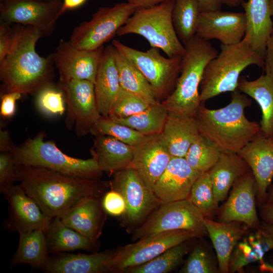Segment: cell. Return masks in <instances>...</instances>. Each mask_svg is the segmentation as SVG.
Wrapping results in <instances>:
<instances>
[{
	"instance_id": "obj_1",
	"label": "cell",
	"mask_w": 273,
	"mask_h": 273,
	"mask_svg": "<svg viewBox=\"0 0 273 273\" xmlns=\"http://www.w3.org/2000/svg\"><path fill=\"white\" fill-rule=\"evenodd\" d=\"M18 181L51 218L60 217L85 197H102L107 185L100 179L71 176L41 167L18 165Z\"/></svg>"
},
{
	"instance_id": "obj_2",
	"label": "cell",
	"mask_w": 273,
	"mask_h": 273,
	"mask_svg": "<svg viewBox=\"0 0 273 273\" xmlns=\"http://www.w3.org/2000/svg\"><path fill=\"white\" fill-rule=\"evenodd\" d=\"M14 40L4 61L0 63L1 94L18 92L25 95L36 94L52 82L54 61L52 54L41 57L35 46L44 35L39 29L15 24Z\"/></svg>"
},
{
	"instance_id": "obj_3",
	"label": "cell",
	"mask_w": 273,
	"mask_h": 273,
	"mask_svg": "<svg viewBox=\"0 0 273 273\" xmlns=\"http://www.w3.org/2000/svg\"><path fill=\"white\" fill-rule=\"evenodd\" d=\"M226 106L210 109L202 103L195 116L200 133L223 153L238 154L260 131V124L245 115L252 101L237 89Z\"/></svg>"
},
{
	"instance_id": "obj_4",
	"label": "cell",
	"mask_w": 273,
	"mask_h": 273,
	"mask_svg": "<svg viewBox=\"0 0 273 273\" xmlns=\"http://www.w3.org/2000/svg\"><path fill=\"white\" fill-rule=\"evenodd\" d=\"M184 46L185 52L174 89L161 102L168 112L195 116L202 103L199 87L205 68L218 53L208 41L196 35Z\"/></svg>"
},
{
	"instance_id": "obj_5",
	"label": "cell",
	"mask_w": 273,
	"mask_h": 273,
	"mask_svg": "<svg viewBox=\"0 0 273 273\" xmlns=\"http://www.w3.org/2000/svg\"><path fill=\"white\" fill-rule=\"evenodd\" d=\"M46 133L40 131L28 138L12 153L17 166L41 167L65 175L88 179H100L103 172L96 159L73 157L65 154L52 140L45 141Z\"/></svg>"
},
{
	"instance_id": "obj_6",
	"label": "cell",
	"mask_w": 273,
	"mask_h": 273,
	"mask_svg": "<svg viewBox=\"0 0 273 273\" xmlns=\"http://www.w3.org/2000/svg\"><path fill=\"white\" fill-rule=\"evenodd\" d=\"M263 67L264 59L244 37L236 44L220 46V52L206 66L200 83L201 103L238 89L240 75L248 66Z\"/></svg>"
},
{
	"instance_id": "obj_7",
	"label": "cell",
	"mask_w": 273,
	"mask_h": 273,
	"mask_svg": "<svg viewBox=\"0 0 273 273\" xmlns=\"http://www.w3.org/2000/svg\"><path fill=\"white\" fill-rule=\"evenodd\" d=\"M174 4V0H171L150 8H137L116 34L141 35L151 47L161 49L168 57H182L185 47L173 26L172 13Z\"/></svg>"
},
{
	"instance_id": "obj_8",
	"label": "cell",
	"mask_w": 273,
	"mask_h": 273,
	"mask_svg": "<svg viewBox=\"0 0 273 273\" xmlns=\"http://www.w3.org/2000/svg\"><path fill=\"white\" fill-rule=\"evenodd\" d=\"M112 44L141 71L158 101L164 100L172 93L180 73L181 56L166 58L161 55L158 48L152 47L144 52L116 39L113 40Z\"/></svg>"
},
{
	"instance_id": "obj_9",
	"label": "cell",
	"mask_w": 273,
	"mask_h": 273,
	"mask_svg": "<svg viewBox=\"0 0 273 273\" xmlns=\"http://www.w3.org/2000/svg\"><path fill=\"white\" fill-rule=\"evenodd\" d=\"M175 230H187L198 237L208 234L205 217L189 199L161 204L134 231L132 240Z\"/></svg>"
},
{
	"instance_id": "obj_10",
	"label": "cell",
	"mask_w": 273,
	"mask_h": 273,
	"mask_svg": "<svg viewBox=\"0 0 273 273\" xmlns=\"http://www.w3.org/2000/svg\"><path fill=\"white\" fill-rule=\"evenodd\" d=\"M198 237L187 230H175L152 235L136 242L118 247L113 251L108 272L122 273L126 268L144 264L167 249Z\"/></svg>"
},
{
	"instance_id": "obj_11",
	"label": "cell",
	"mask_w": 273,
	"mask_h": 273,
	"mask_svg": "<svg viewBox=\"0 0 273 273\" xmlns=\"http://www.w3.org/2000/svg\"><path fill=\"white\" fill-rule=\"evenodd\" d=\"M136 9L127 2L101 7L90 20L75 27L69 41L80 49H97L117 34Z\"/></svg>"
},
{
	"instance_id": "obj_12",
	"label": "cell",
	"mask_w": 273,
	"mask_h": 273,
	"mask_svg": "<svg viewBox=\"0 0 273 273\" xmlns=\"http://www.w3.org/2000/svg\"><path fill=\"white\" fill-rule=\"evenodd\" d=\"M67 105L66 127L78 137L90 133L102 116L97 107L94 84L86 80L59 81Z\"/></svg>"
},
{
	"instance_id": "obj_13",
	"label": "cell",
	"mask_w": 273,
	"mask_h": 273,
	"mask_svg": "<svg viewBox=\"0 0 273 273\" xmlns=\"http://www.w3.org/2000/svg\"><path fill=\"white\" fill-rule=\"evenodd\" d=\"M113 175L111 189L119 192L126 203V210L123 215L126 223L130 226L141 224L162 203L132 167Z\"/></svg>"
},
{
	"instance_id": "obj_14",
	"label": "cell",
	"mask_w": 273,
	"mask_h": 273,
	"mask_svg": "<svg viewBox=\"0 0 273 273\" xmlns=\"http://www.w3.org/2000/svg\"><path fill=\"white\" fill-rule=\"evenodd\" d=\"M63 0H4L0 2V22L32 26L50 34L62 15Z\"/></svg>"
},
{
	"instance_id": "obj_15",
	"label": "cell",
	"mask_w": 273,
	"mask_h": 273,
	"mask_svg": "<svg viewBox=\"0 0 273 273\" xmlns=\"http://www.w3.org/2000/svg\"><path fill=\"white\" fill-rule=\"evenodd\" d=\"M0 192L8 202L9 216L3 221L6 231L19 234L34 230L47 231L53 218L44 214L20 184L7 186Z\"/></svg>"
},
{
	"instance_id": "obj_16",
	"label": "cell",
	"mask_w": 273,
	"mask_h": 273,
	"mask_svg": "<svg viewBox=\"0 0 273 273\" xmlns=\"http://www.w3.org/2000/svg\"><path fill=\"white\" fill-rule=\"evenodd\" d=\"M103 46L93 50L77 48L69 41L60 40L52 54L60 77V82L86 80L94 84Z\"/></svg>"
},
{
	"instance_id": "obj_17",
	"label": "cell",
	"mask_w": 273,
	"mask_h": 273,
	"mask_svg": "<svg viewBox=\"0 0 273 273\" xmlns=\"http://www.w3.org/2000/svg\"><path fill=\"white\" fill-rule=\"evenodd\" d=\"M257 187L254 175L249 170L234 184L231 194L220 214V222L237 221L258 229L260 221L255 202Z\"/></svg>"
},
{
	"instance_id": "obj_18",
	"label": "cell",
	"mask_w": 273,
	"mask_h": 273,
	"mask_svg": "<svg viewBox=\"0 0 273 273\" xmlns=\"http://www.w3.org/2000/svg\"><path fill=\"white\" fill-rule=\"evenodd\" d=\"M246 29L244 12L220 10L201 12L196 35L206 41L217 39L221 44L233 45L242 40Z\"/></svg>"
},
{
	"instance_id": "obj_19",
	"label": "cell",
	"mask_w": 273,
	"mask_h": 273,
	"mask_svg": "<svg viewBox=\"0 0 273 273\" xmlns=\"http://www.w3.org/2000/svg\"><path fill=\"white\" fill-rule=\"evenodd\" d=\"M201 173L192 168L185 158L172 157L155 183L153 193L162 204L189 199Z\"/></svg>"
},
{
	"instance_id": "obj_20",
	"label": "cell",
	"mask_w": 273,
	"mask_h": 273,
	"mask_svg": "<svg viewBox=\"0 0 273 273\" xmlns=\"http://www.w3.org/2000/svg\"><path fill=\"white\" fill-rule=\"evenodd\" d=\"M246 162L256 182L257 197L264 205L267 190L273 179V141L260 131L238 153Z\"/></svg>"
},
{
	"instance_id": "obj_21",
	"label": "cell",
	"mask_w": 273,
	"mask_h": 273,
	"mask_svg": "<svg viewBox=\"0 0 273 273\" xmlns=\"http://www.w3.org/2000/svg\"><path fill=\"white\" fill-rule=\"evenodd\" d=\"M134 168L148 187L153 192V187L165 171L172 158L161 133L151 135L138 146L132 147Z\"/></svg>"
},
{
	"instance_id": "obj_22",
	"label": "cell",
	"mask_w": 273,
	"mask_h": 273,
	"mask_svg": "<svg viewBox=\"0 0 273 273\" xmlns=\"http://www.w3.org/2000/svg\"><path fill=\"white\" fill-rule=\"evenodd\" d=\"M101 198L83 197L59 217L67 226L97 242L107 214L103 208Z\"/></svg>"
},
{
	"instance_id": "obj_23",
	"label": "cell",
	"mask_w": 273,
	"mask_h": 273,
	"mask_svg": "<svg viewBox=\"0 0 273 273\" xmlns=\"http://www.w3.org/2000/svg\"><path fill=\"white\" fill-rule=\"evenodd\" d=\"M241 5L246 18L244 37L254 51L264 59L273 26V0H248Z\"/></svg>"
},
{
	"instance_id": "obj_24",
	"label": "cell",
	"mask_w": 273,
	"mask_h": 273,
	"mask_svg": "<svg viewBox=\"0 0 273 273\" xmlns=\"http://www.w3.org/2000/svg\"><path fill=\"white\" fill-rule=\"evenodd\" d=\"M121 88L115 49L112 44L109 45L102 54L94 83L96 101L102 116H109Z\"/></svg>"
},
{
	"instance_id": "obj_25",
	"label": "cell",
	"mask_w": 273,
	"mask_h": 273,
	"mask_svg": "<svg viewBox=\"0 0 273 273\" xmlns=\"http://www.w3.org/2000/svg\"><path fill=\"white\" fill-rule=\"evenodd\" d=\"M200 134L195 116L170 112L161 133L171 157L181 158Z\"/></svg>"
},
{
	"instance_id": "obj_26",
	"label": "cell",
	"mask_w": 273,
	"mask_h": 273,
	"mask_svg": "<svg viewBox=\"0 0 273 273\" xmlns=\"http://www.w3.org/2000/svg\"><path fill=\"white\" fill-rule=\"evenodd\" d=\"M113 251L91 254H56L49 256L43 269L49 273L108 272V263Z\"/></svg>"
},
{
	"instance_id": "obj_27",
	"label": "cell",
	"mask_w": 273,
	"mask_h": 273,
	"mask_svg": "<svg viewBox=\"0 0 273 273\" xmlns=\"http://www.w3.org/2000/svg\"><path fill=\"white\" fill-rule=\"evenodd\" d=\"M90 154L102 172L113 175L131 166L132 147L110 136H95Z\"/></svg>"
},
{
	"instance_id": "obj_28",
	"label": "cell",
	"mask_w": 273,
	"mask_h": 273,
	"mask_svg": "<svg viewBox=\"0 0 273 273\" xmlns=\"http://www.w3.org/2000/svg\"><path fill=\"white\" fill-rule=\"evenodd\" d=\"M205 224L216 252L218 270L222 273L229 272L234 248L243 236L245 230L239 222H216L207 217H205Z\"/></svg>"
},
{
	"instance_id": "obj_29",
	"label": "cell",
	"mask_w": 273,
	"mask_h": 273,
	"mask_svg": "<svg viewBox=\"0 0 273 273\" xmlns=\"http://www.w3.org/2000/svg\"><path fill=\"white\" fill-rule=\"evenodd\" d=\"M238 89L253 99L261 111L260 131L267 138L273 136V78L263 73L254 80L243 76L239 78Z\"/></svg>"
},
{
	"instance_id": "obj_30",
	"label": "cell",
	"mask_w": 273,
	"mask_h": 273,
	"mask_svg": "<svg viewBox=\"0 0 273 273\" xmlns=\"http://www.w3.org/2000/svg\"><path fill=\"white\" fill-rule=\"evenodd\" d=\"M250 170L238 154L221 153L217 163L208 171L217 205L225 199L235 182Z\"/></svg>"
},
{
	"instance_id": "obj_31",
	"label": "cell",
	"mask_w": 273,
	"mask_h": 273,
	"mask_svg": "<svg viewBox=\"0 0 273 273\" xmlns=\"http://www.w3.org/2000/svg\"><path fill=\"white\" fill-rule=\"evenodd\" d=\"M49 254H59L77 250H93L97 242L65 224L59 217L52 219L45 233Z\"/></svg>"
},
{
	"instance_id": "obj_32",
	"label": "cell",
	"mask_w": 273,
	"mask_h": 273,
	"mask_svg": "<svg viewBox=\"0 0 273 273\" xmlns=\"http://www.w3.org/2000/svg\"><path fill=\"white\" fill-rule=\"evenodd\" d=\"M19 234L18 248L10 267L27 264L43 270L50 256L45 233L34 230Z\"/></svg>"
},
{
	"instance_id": "obj_33",
	"label": "cell",
	"mask_w": 273,
	"mask_h": 273,
	"mask_svg": "<svg viewBox=\"0 0 273 273\" xmlns=\"http://www.w3.org/2000/svg\"><path fill=\"white\" fill-rule=\"evenodd\" d=\"M114 49L121 87L139 96L149 104L159 101L157 99L151 85L138 68Z\"/></svg>"
},
{
	"instance_id": "obj_34",
	"label": "cell",
	"mask_w": 273,
	"mask_h": 273,
	"mask_svg": "<svg viewBox=\"0 0 273 273\" xmlns=\"http://www.w3.org/2000/svg\"><path fill=\"white\" fill-rule=\"evenodd\" d=\"M168 111L160 101L150 104L145 110L124 118L110 117L141 134L149 136L160 134L164 128ZM110 117V116H109Z\"/></svg>"
},
{
	"instance_id": "obj_35",
	"label": "cell",
	"mask_w": 273,
	"mask_h": 273,
	"mask_svg": "<svg viewBox=\"0 0 273 273\" xmlns=\"http://www.w3.org/2000/svg\"><path fill=\"white\" fill-rule=\"evenodd\" d=\"M200 13L198 0H174L172 22L176 33L184 45L196 35Z\"/></svg>"
},
{
	"instance_id": "obj_36",
	"label": "cell",
	"mask_w": 273,
	"mask_h": 273,
	"mask_svg": "<svg viewBox=\"0 0 273 273\" xmlns=\"http://www.w3.org/2000/svg\"><path fill=\"white\" fill-rule=\"evenodd\" d=\"M189 241L173 246L152 260L139 265L129 267L122 273H167L182 261L190 249Z\"/></svg>"
},
{
	"instance_id": "obj_37",
	"label": "cell",
	"mask_w": 273,
	"mask_h": 273,
	"mask_svg": "<svg viewBox=\"0 0 273 273\" xmlns=\"http://www.w3.org/2000/svg\"><path fill=\"white\" fill-rule=\"evenodd\" d=\"M221 153L215 145L200 134L184 158L192 168L202 173L208 171L215 165Z\"/></svg>"
},
{
	"instance_id": "obj_38",
	"label": "cell",
	"mask_w": 273,
	"mask_h": 273,
	"mask_svg": "<svg viewBox=\"0 0 273 273\" xmlns=\"http://www.w3.org/2000/svg\"><path fill=\"white\" fill-rule=\"evenodd\" d=\"M90 133L97 135L112 136L131 147L146 141L151 135H144L132 128L118 123L109 116H101Z\"/></svg>"
},
{
	"instance_id": "obj_39",
	"label": "cell",
	"mask_w": 273,
	"mask_h": 273,
	"mask_svg": "<svg viewBox=\"0 0 273 273\" xmlns=\"http://www.w3.org/2000/svg\"><path fill=\"white\" fill-rule=\"evenodd\" d=\"M189 199L205 217L212 215L218 205L216 204L209 171L202 172L192 186Z\"/></svg>"
},
{
	"instance_id": "obj_40",
	"label": "cell",
	"mask_w": 273,
	"mask_h": 273,
	"mask_svg": "<svg viewBox=\"0 0 273 273\" xmlns=\"http://www.w3.org/2000/svg\"><path fill=\"white\" fill-rule=\"evenodd\" d=\"M38 109L49 116L62 115L65 111V99L63 91L53 82L48 83L35 94Z\"/></svg>"
},
{
	"instance_id": "obj_41",
	"label": "cell",
	"mask_w": 273,
	"mask_h": 273,
	"mask_svg": "<svg viewBox=\"0 0 273 273\" xmlns=\"http://www.w3.org/2000/svg\"><path fill=\"white\" fill-rule=\"evenodd\" d=\"M149 105L139 96L121 88L109 116L117 118L128 117L145 110Z\"/></svg>"
},
{
	"instance_id": "obj_42",
	"label": "cell",
	"mask_w": 273,
	"mask_h": 273,
	"mask_svg": "<svg viewBox=\"0 0 273 273\" xmlns=\"http://www.w3.org/2000/svg\"><path fill=\"white\" fill-rule=\"evenodd\" d=\"M218 271L208 252L201 247L197 246L192 251L179 272L215 273Z\"/></svg>"
},
{
	"instance_id": "obj_43",
	"label": "cell",
	"mask_w": 273,
	"mask_h": 273,
	"mask_svg": "<svg viewBox=\"0 0 273 273\" xmlns=\"http://www.w3.org/2000/svg\"><path fill=\"white\" fill-rule=\"evenodd\" d=\"M17 165L12 152L0 153V190L18 181Z\"/></svg>"
},
{
	"instance_id": "obj_44",
	"label": "cell",
	"mask_w": 273,
	"mask_h": 273,
	"mask_svg": "<svg viewBox=\"0 0 273 273\" xmlns=\"http://www.w3.org/2000/svg\"><path fill=\"white\" fill-rule=\"evenodd\" d=\"M102 204L107 214L112 216L123 215L126 212V205L123 197L119 192L112 189L104 193Z\"/></svg>"
},
{
	"instance_id": "obj_45",
	"label": "cell",
	"mask_w": 273,
	"mask_h": 273,
	"mask_svg": "<svg viewBox=\"0 0 273 273\" xmlns=\"http://www.w3.org/2000/svg\"><path fill=\"white\" fill-rule=\"evenodd\" d=\"M22 94L18 92L1 94L0 114L4 119H10L16 112V102L20 99Z\"/></svg>"
},
{
	"instance_id": "obj_46",
	"label": "cell",
	"mask_w": 273,
	"mask_h": 273,
	"mask_svg": "<svg viewBox=\"0 0 273 273\" xmlns=\"http://www.w3.org/2000/svg\"><path fill=\"white\" fill-rule=\"evenodd\" d=\"M11 25L0 22V63L8 54L13 42L14 31Z\"/></svg>"
},
{
	"instance_id": "obj_47",
	"label": "cell",
	"mask_w": 273,
	"mask_h": 273,
	"mask_svg": "<svg viewBox=\"0 0 273 273\" xmlns=\"http://www.w3.org/2000/svg\"><path fill=\"white\" fill-rule=\"evenodd\" d=\"M263 71L273 78V26L266 44Z\"/></svg>"
},
{
	"instance_id": "obj_48",
	"label": "cell",
	"mask_w": 273,
	"mask_h": 273,
	"mask_svg": "<svg viewBox=\"0 0 273 273\" xmlns=\"http://www.w3.org/2000/svg\"><path fill=\"white\" fill-rule=\"evenodd\" d=\"M15 145L14 144L10 132L6 129H0V152H11Z\"/></svg>"
},
{
	"instance_id": "obj_49",
	"label": "cell",
	"mask_w": 273,
	"mask_h": 273,
	"mask_svg": "<svg viewBox=\"0 0 273 273\" xmlns=\"http://www.w3.org/2000/svg\"><path fill=\"white\" fill-rule=\"evenodd\" d=\"M201 12L221 10L223 0H198Z\"/></svg>"
},
{
	"instance_id": "obj_50",
	"label": "cell",
	"mask_w": 273,
	"mask_h": 273,
	"mask_svg": "<svg viewBox=\"0 0 273 273\" xmlns=\"http://www.w3.org/2000/svg\"><path fill=\"white\" fill-rule=\"evenodd\" d=\"M260 215L264 222L273 225V201L262 205Z\"/></svg>"
},
{
	"instance_id": "obj_51",
	"label": "cell",
	"mask_w": 273,
	"mask_h": 273,
	"mask_svg": "<svg viewBox=\"0 0 273 273\" xmlns=\"http://www.w3.org/2000/svg\"><path fill=\"white\" fill-rule=\"evenodd\" d=\"M126 2L134 5L137 8H150L162 3L171 0H125Z\"/></svg>"
},
{
	"instance_id": "obj_52",
	"label": "cell",
	"mask_w": 273,
	"mask_h": 273,
	"mask_svg": "<svg viewBox=\"0 0 273 273\" xmlns=\"http://www.w3.org/2000/svg\"><path fill=\"white\" fill-rule=\"evenodd\" d=\"M87 0H63L61 14L69 10L78 8L83 5Z\"/></svg>"
},
{
	"instance_id": "obj_53",
	"label": "cell",
	"mask_w": 273,
	"mask_h": 273,
	"mask_svg": "<svg viewBox=\"0 0 273 273\" xmlns=\"http://www.w3.org/2000/svg\"><path fill=\"white\" fill-rule=\"evenodd\" d=\"M245 0H223V4L230 8L236 7L241 5Z\"/></svg>"
},
{
	"instance_id": "obj_54",
	"label": "cell",
	"mask_w": 273,
	"mask_h": 273,
	"mask_svg": "<svg viewBox=\"0 0 273 273\" xmlns=\"http://www.w3.org/2000/svg\"><path fill=\"white\" fill-rule=\"evenodd\" d=\"M263 230L273 239V225L264 222L262 225Z\"/></svg>"
},
{
	"instance_id": "obj_55",
	"label": "cell",
	"mask_w": 273,
	"mask_h": 273,
	"mask_svg": "<svg viewBox=\"0 0 273 273\" xmlns=\"http://www.w3.org/2000/svg\"><path fill=\"white\" fill-rule=\"evenodd\" d=\"M273 201V186L267 196L266 201L265 204L269 203Z\"/></svg>"
},
{
	"instance_id": "obj_56",
	"label": "cell",
	"mask_w": 273,
	"mask_h": 273,
	"mask_svg": "<svg viewBox=\"0 0 273 273\" xmlns=\"http://www.w3.org/2000/svg\"><path fill=\"white\" fill-rule=\"evenodd\" d=\"M37 1L48 2H50V1H54V0H37Z\"/></svg>"
},
{
	"instance_id": "obj_57",
	"label": "cell",
	"mask_w": 273,
	"mask_h": 273,
	"mask_svg": "<svg viewBox=\"0 0 273 273\" xmlns=\"http://www.w3.org/2000/svg\"><path fill=\"white\" fill-rule=\"evenodd\" d=\"M4 1V0H0V2H2V1Z\"/></svg>"
},
{
	"instance_id": "obj_58",
	"label": "cell",
	"mask_w": 273,
	"mask_h": 273,
	"mask_svg": "<svg viewBox=\"0 0 273 273\" xmlns=\"http://www.w3.org/2000/svg\"><path fill=\"white\" fill-rule=\"evenodd\" d=\"M272 141H273V136H272Z\"/></svg>"
}]
</instances>
